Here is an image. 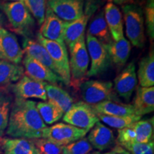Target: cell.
I'll return each mask as SVG.
<instances>
[{
    "label": "cell",
    "instance_id": "obj_1",
    "mask_svg": "<svg viewBox=\"0 0 154 154\" xmlns=\"http://www.w3.org/2000/svg\"><path fill=\"white\" fill-rule=\"evenodd\" d=\"M36 108V102L15 98L11 105L6 134L11 138L36 139L47 128Z\"/></svg>",
    "mask_w": 154,
    "mask_h": 154
},
{
    "label": "cell",
    "instance_id": "obj_2",
    "mask_svg": "<svg viewBox=\"0 0 154 154\" xmlns=\"http://www.w3.org/2000/svg\"><path fill=\"white\" fill-rule=\"evenodd\" d=\"M126 34L131 44L137 48L145 45V26L142 9L136 4L122 6Z\"/></svg>",
    "mask_w": 154,
    "mask_h": 154
},
{
    "label": "cell",
    "instance_id": "obj_3",
    "mask_svg": "<svg viewBox=\"0 0 154 154\" xmlns=\"http://www.w3.org/2000/svg\"><path fill=\"white\" fill-rule=\"evenodd\" d=\"M101 6V0H84V13L79 19L73 22H64L63 42L72 50L83 36L89 19Z\"/></svg>",
    "mask_w": 154,
    "mask_h": 154
},
{
    "label": "cell",
    "instance_id": "obj_4",
    "mask_svg": "<svg viewBox=\"0 0 154 154\" xmlns=\"http://www.w3.org/2000/svg\"><path fill=\"white\" fill-rule=\"evenodd\" d=\"M80 95L83 101L89 105L106 101L120 102V99L115 93L111 82L88 80L79 86Z\"/></svg>",
    "mask_w": 154,
    "mask_h": 154
},
{
    "label": "cell",
    "instance_id": "obj_5",
    "mask_svg": "<svg viewBox=\"0 0 154 154\" xmlns=\"http://www.w3.org/2000/svg\"><path fill=\"white\" fill-rule=\"evenodd\" d=\"M70 53V84L77 87L81 85L86 77L90 61L84 36L76 42Z\"/></svg>",
    "mask_w": 154,
    "mask_h": 154
},
{
    "label": "cell",
    "instance_id": "obj_6",
    "mask_svg": "<svg viewBox=\"0 0 154 154\" xmlns=\"http://www.w3.org/2000/svg\"><path fill=\"white\" fill-rule=\"evenodd\" d=\"M11 26L18 33L26 34L34 26L35 21L29 11L21 2H5L0 4Z\"/></svg>",
    "mask_w": 154,
    "mask_h": 154
},
{
    "label": "cell",
    "instance_id": "obj_7",
    "mask_svg": "<svg viewBox=\"0 0 154 154\" xmlns=\"http://www.w3.org/2000/svg\"><path fill=\"white\" fill-rule=\"evenodd\" d=\"M37 40L38 43L41 44L47 49L57 69L58 75L62 79L63 83L66 85H69L71 74L69 55L66 44L65 43H59L47 39L39 33L37 34Z\"/></svg>",
    "mask_w": 154,
    "mask_h": 154
},
{
    "label": "cell",
    "instance_id": "obj_8",
    "mask_svg": "<svg viewBox=\"0 0 154 154\" xmlns=\"http://www.w3.org/2000/svg\"><path fill=\"white\" fill-rule=\"evenodd\" d=\"M63 121L72 126L89 131L99 119L91 105L84 101H79L73 103L64 113Z\"/></svg>",
    "mask_w": 154,
    "mask_h": 154
},
{
    "label": "cell",
    "instance_id": "obj_9",
    "mask_svg": "<svg viewBox=\"0 0 154 154\" xmlns=\"http://www.w3.org/2000/svg\"><path fill=\"white\" fill-rule=\"evenodd\" d=\"M85 39L89 60L91 61V66L86 77L98 76L109 68L111 62L110 57L104 44L100 42L97 38L86 34Z\"/></svg>",
    "mask_w": 154,
    "mask_h": 154
},
{
    "label": "cell",
    "instance_id": "obj_10",
    "mask_svg": "<svg viewBox=\"0 0 154 154\" xmlns=\"http://www.w3.org/2000/svg\"><path fill=\"white\" fill-rule=\"evenodd\" d=\"M88 132V131L70 124L58 123L44 128L42 138H47L59 145L64 146L85 137Z\"/></svg>",
    "mask_w": 154,
    "mask_h": 154
},
{
    "label": "cell",
    "instance_id": "obj_11",
    "mask_svg": "<svg viewBox=\"0 0 154 154\" xmlns=\"http://www.w3.org/2000/svg\"><path fill=\"white\" fill-rule=\"evenodd\" d=\"M45 82L30 78L23 75L20 79L11 87L15 98L22 99H36L47 101Z\"/></svg>",
    "mask_w": 154,
    "mask_h": 154
},
{
    "label": "cell",
    "instance_id": "obj_12",
    "mask_svg": "<svg viewBox=\"0 0 154 154\" xmlns=\"http://www.w3.org/2000/svg\"><path fill=\"white\" fill-rule=\"evenodd\" d=\"M136 65L134 61L128 63L115 78L113 88L116 95L126 101H129L137 85Z\"/></svg>",
    "mask_w": 154,
    "mask_h": 154
},
{
    "label": "cell",
    "instance_id": "obj_13",
    "mask_svg": "<svg viewBox=\"0 0 154 154\" xmlns=\"http://www.w3.org/2000/svg\"><path fill=\"white\" fill-rule=\"evenodd\" d=\"M46 5L63 22H73L84 13V0H46Z\"/></svg>",
    "mask_w": 154,
    "mask_h": 154
},
{
    "label": "cell",
    "instance_id": "obj_14",
    "mask_svg": "<svg viewBox=\"0 0 154 154\" xmlns=\"http://www.w3.org/2000/svg\"><path fill=\"white\" fill-rule=\"evenodd\" d=\"M23 56L24 51L17 36L5 28H0V59L19 64Z\"/></svg>",
    "mask_w": 154,
    "mask_h": 154
},
{
    "label": "cell",
    "instance_id": "obj_15",
    "mask_svg": "<svg viewBox=\"0 0 154 154\" xmlns=\"http://www.w3.org/2000/svg\"><path fill=\"white\" fill-rule=\"evenodd\" d=\"M23 64L26 75L30 78L54 85H57L58 83H63L62 79L59 75L29 56H25L23 59Z\"/></svg>",
    "mask_w": 154,
    "mask_h": 154
},
{
    "label": "cell",
    "instance_id": "obj_16",
    "mask_svg": "<svg viewBox=\"0 0 154 154\" xmlns=\"http://www.w3.org/2000/svg\"><path fill=\"white\" fill-rule=\"evenodd\" d=\"M86 138L93 149L99 152L106 151L116 145L113 131L100 121L94 125Z\"/></svg>",
    "mask_w": 154,
    "mask_h": 154
},
{
    "label": "cell",
    "instance_id": "obj_17",
    "mask_svg": "<svg viewBox=\"0 0 154 154\" xmlns=\"http://www.w3.org/2000/svg\"><path fill=\"white\" fill-rule=\"evenodd\" d=\"M64 22L57 16L47 6L44 22L40 27L39 33L44 38L59 43L63 42Z\"/></svg>",
    "mask_w": 154,
    "mask_h": 154
},
{
    "label": "cell",
    "instance_id": "obj_18",
    "mask_svg": "<svg viewBox=\"0 0 154 154\" xmlns=\"http://www.w3.org/2000/svg\"><path fill=\"white\" fill-rule=\"evenodd\" d=\"M104 17L111 38L113 41H119L124 36V21L120 9L113 3L108 2L105 6Z\"/></svg>",
    "mask_w": 154,
    "mask_h": 154
},
{
    "label": "cell",
    "instance_id": "obj_19",
    "mask_svg": "<svg viewBox=\"0 0 154 154\" xmlns=\"http://www.w3.org/2000/svg\"><path fill=\"white\" fill-rule=\"evenodd\" d=\"M135 114L140 116L153 112L154 110V87L138 86L133 103Z\"/></svg>",
    "mask_w": 154,
    "mask_h": 154
},
{
    "label": "cell",
    "instance_id": "obj_20",
    "mask_svg": "<svg viewBox=\"0 0 154 154\" xmlns=\"http://www.w3.org/2000/svg\"><path fill=\"white\" fill-rule=\"evenodd\" d=\"M23 48H24V51L26 53V55L33 58L35 60L38 61V62L53 71L55 74H58V71L52 59L50 57L47 49L41 44L34 40L25 38L23 42Z\"/></svg>",
    "mask_w": 154,
    "mask_h": 154
},
{
    "label": "cell",
    "instance_id": "obj_21",
    "mask_svg": "<svg viewBox=\"0 0 154 154\" xmlns=\"http://www.w3.org/2000/svg\"><path fill=\"white\" fill-rule=\"evenodd\" d=\"M104 46L112 62L118 66L126 64L131 51V44L128 40L124 37L117 42L112 39Z\"/></svg>",
    "mask_w": 154,
    "mask_h": 154
},
{
    "label": "cell",
    "instance_id": "obj_22",
    "mask_svg": "<svg viewBox=\"0 0 154 154\" xmlns=\"http://www.w3.org/2000/svg\"><path fill=\"white\" fill-rule=\"evenodd\" d=\"M2 148L4 154H39L33 140L26 138H4Z\"/></svg>",
    "mask_w": 154,
    "mask_h": 154
},
{
    "label": "cell",
    "instance_id": "obj_23",
    "mask_svg": "<svg viewBox=\"0 0 154 154\" xmlns=\"http://www.w3.org/2000/svg\"><path fill=\"white\" fill-rule=\"evenodd\" d=\"M48 101L57 106L65 113L74 103V99L66 91L57 85L45 82L44 84Z\"/></svg>",
    "mask_w": 154,
    "mask_h": 154
},
{
    "label": "cell",
    "instance_id": "obj_24",
    "mask_svg": "<svg viewBox=\"0 0 154 154\" xmlns=\"http://www.w3.org/2000/svg\"><path fill=\"white\" fill-rule=\"evenodd\" d=\"M87 34L97 38L102 44H109L111 38L109 29L106 22L103 9H101L91 19L87 29Z\"/></svg>",
    "mask_w": 154,
    "mask_h": 154
},
{
    "label": "cell",
    "instance_id": "obj_25",
    "mask_svg": "<svg viewBox=\"0 0 154 154\" xmlns=\"http://www.w3.org/2000/svg\"><path fill=\"white\" fill-rule=\"evenodd\" d=\"M92 106V105H91ZM96 113L113 116H126L135 114L132 104L121 102L106 101L92 106Z\"/></svg>",
    "mask_w": 154,
    "mask_h": 154
},
{
    "label": "cell",
    "instance_id": "obj_26",
    "mask_svg": "<svg viewBox=\"0 0 154 154\" xmlns=\"http://www.w3.org/2000/svg\"><path fill=\"white\" fill-rule=\"evenodd\" d=\"M137 79L141 87H151L154 85L153 50L144 57L138 63Z\"/></svg>",
    "mask_w": 154,
    "mask_h": 154
},
{
    "label": "cell",
    "instance_id": "obj_27",
    "mask_svg": "<svg viewBox=\"0 0 154 154\" xmlns=\"http://www.w3.org/2000/svg\"><path fill=\"white\" fill-rule=\"evenodd\" d=\"M24 72L23 66L0 59V86L17 82L24 75Z\"/></svg>",
    "mask_w": 154,
    "mask_h": 154
},
{
    "label": "cell",
    "instance_id": "obj_28",
    "mask_svg": "<svg viewBox=\"0 0 154 154\" xmlns=\"http://www.w3.org/2000/svg\"><path fill=\"white\" fill-rule=\"evenodd\" d=\"M36 108L40 116L46 125H51L60 120L63 112L57 106L49 101H41L36 103Z\"/></svg>",
    "mask_w": 154,
    "mask_h": 154
},
{
    "label": "cell",
    "instance_id": "obj_29",
    "mask_svg": "<svg viewBox=\"0 0 154 154\" xmlns=\"http://www.w3.org/2000/svg\"><path fill=\"white\" fill-rule=\"evenodd\" d=\"M136 131L134 143H148L153 141V119L139 120L133 124Z\"/></svg>",
    "mask_w": 154,
    "mask_h": 154
},
{
    "label": "cell",
    "instance_id": "obj_30",
    "mask_svg": "<svg viewBox=\"0 0 154 154\" xmlns=\"http://www.w3.org/2000/svg\"><path fill=\"white\" fill-rule=\"evenodd\" d=\"M98 118L105 124L108 125L112 128L117 129H122L126 127L131 126L134 123L140 120L142 116L133 114L126 116H107L96 113Z\"/></svg>",
    "mask_w": 154,
    "mask_h": 154
},
{
    "label": "cell",
    "instance_id": "obj_31",
    "mask_svg": "<svg viewBox=\"0 0 154 154\" xmlns=\"http://www.w3.org/2000/svg\"><path fill=\"white\" fill-rule=\"evenodd\" d=\"M12 101V96L9 92L0 89V138L7 130Z\"/></svg>",
    "mask_w": 154,
    "mask_h": 154
},
{
    "label": "cell",
    "instance_id": "obj_32",
    "mask_svg": "<svg viewBox=\"0 0 154 154\" xmlns=\"http://www.w3.org/2000/svg\"><path fill=\"white\" fill-rule=\"evenodd\" d=\"M93 151V147L87 138L84 137L63 146L62 154H92Z\"/></svg>",
    "mask_w": 154,
    "mask_h": 154
},
{
    "label": "cell",
    "instance_id": "obj_33",
    "mask_svg": "<svg viewBox=\"0 0 154 154\" xmlns=\"http://www.w3.org/2000/svg\"><path fill=\"white\" fill-rule=\"evenodd\" d=\"M24 4L34 19L37 21L38 24L41 26L45 17L46 0H24Z\"/></svg>",
    "mask_w": 154,
    "mask_h": 154
},
{
    "label": "cell",
    "instance_id": "obj_34",
    "mask_svg": "<svg viewBox=\"0 0 154 154\" xmlns=\"http://www.w3.org/2000/svg\"><path fill=\"white\" fill-rule=\"evenodd\" d=\"M39 154H62L63 146L44 138L33 139Z\"/></svg>",
    "mask_w": 154,
    "mask_h": 154
},
{
    "label": "cell",
    "instance_id": "obj_35",
    "mask_svg": "<svg viewBox=\"0 0 154 154\" xmlns=\"http://www.w3.org/2000/svg\"><path fill=\"white\" fill-rule=\"evenodd\" d=\"M146 31L151 41L154 38V0H147L144 9Z\"/></svg>",
    "mask_w": 154,
    "mask_h": 154
},
{
    "label": "cell",
    "instance_id": "obj_36",
    "mask_svg": "<svg viewBox=\"0 0 154 154\" xmlns=\"http://www.w3.org/2000/svg\"><path fill=\"white\" fill-rule=\"evenodd\" d=\"M119 145L126 149L131 154H154L153 141L148 143H130Z\"/></svg>",
    "mask_w": 154,
    "mask_h": 154
},
{
    "label": "cell",
    "instance_id": "obj_37",
    "mask_svg": "<svg viewBox=\"0 0 154 154\" xmlns=\"http://www.w3.org/2000/svg\"><path fill=\"white\" fill-rule=\"evenodd\" d=\"M136 136V131H135L132 124L131 126L126 127V128L118 131L117 141H118L119 144L134 143Z\"/></svg>",
    "mask_w": 154,
    "mask_h": 154
},
{
    "label": "cell",
    "instance_id": "obj_38",
    "mask_svg": "<svg viewBox=\"0 0 154 154\" xmlns=\"http://www.w3.org/2000/svg\"><path fill=\"white\" fill-rule=\"evenodd\" d=\"M108 2L113 3L114 5H129V4H134L135 0H106Z\"/></svg>",
    "mask_w": 154,
    "mask_h": 154
},
{
    "label": "cell",
    "instance_id": "obj_39",
    "mask_svg": "<svg viewBox=\"0 0 154 154\" xmlns=\"http://www.w3.org/2000/svg\"><path fill=\"white\" fill-rule=\"evenodd\" d=\"M5 16H4L2 13L0 11V28L3 26V24H5Z\"/></svg>",
    "mask_w": 154,
    "mask_h": 154
},
{
    "label": "cell",
    "instance_id": "obj_40",
    "mask_svg": "<svg viewBox=\"0 0 154 154\" xmlns=\"http://www.w3.org/2000/svg\"><path fill=\"white\" fill-rule=\"evenodd\" d=\"M92 154H119V153H116V152L111 151V150L110 151L106 152V153H101V152H99V151H94L92 153Z\"/></svg>",
    "mask_w": 154,
    "mask_h": 154
},
{
    "label": "cell",
    "instance_id": "obj_41",
    "mask_svg": "<svg viewBox=\"0 0 154 154\" xmlns=\"http://www.w3.org/2000/svg\"><path fill=\"white\" fill-rule=\"evenodd\" d=\"M5 2H24V0H5Z\"/></svg>",
    "mask_w": 154,
    "mask_h": 154
}]
</instances>
